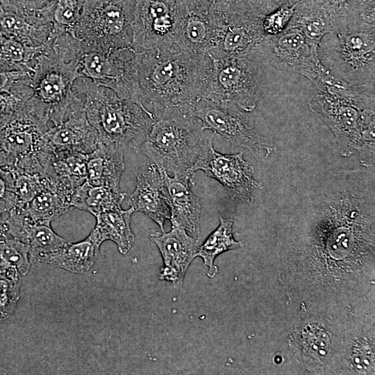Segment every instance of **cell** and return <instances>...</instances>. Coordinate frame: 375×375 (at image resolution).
Instances as JSON below:
<instances>
[{"label":"cell","mask_w":375,"mask_h":375,"mask_svg":"<svg viewBox=\"0 0 375 375\" xmlns=\"http://www.w3.org/2000/svg\"><path fill=\"white\" fill-rule=\"evenodd\" d=\"M99 143L98 133L88 121L81 100L69 108L64 121L50 125L38 149L49 151H73L88 154Z\"/></svg>","instance_id":"2e32d148"},{"label":"cell","mask_w":375,"mask_h":375,"mask_svg":"<svg viewBox=\"0 0 375 375\" xmlns=\"http://www.w3.org/2000/svg\"><path fill=\"white\" fill-rule=\"evenodd\" d=\"M48 47H32L0 35V69L32 72L36 58Z\"/></svg>","instance_id":"f546056e"},{"label":"cell","mask_w":375,"mask_h":375,"mask_svg":"<svg viewBox=\"0 0 375 375\" xmlns=\"http://www.w3.org/2000/svg\"><path fill=\"white\" fill-rule=\"evenodd\" d=\"M81 77L76 62L66 60L51 44L36 58L30 83L31 98L47 111L51 125L64 121L70 107L81 100L74 90Z\"/></svg>","instance_id":"ba28073f"},{"label":"cell","mask_w":375,"mask_h":375,"mask_svg":"<svg viewBox=\"0 0 375 375\" xmlns=\"http://www.w3.org/2000/svg\"><path fill=\"white\" fill-rule=\"evenodd\" d=\"M212 132L207 138L193 171H203L206 176L218 181L230 197L236 201L251 203L255 193L262 189L255 178L253 166L244 159L243 152L224 154L213 147Z\"/></svg>","instance_id":"4fadbf2b"},{"label":"cell","mask_w":375,"mask_h":375,"mask_svg":"<svg viewBox=\"0 0 375 375\" xmlns=\"http://www.w3.org/2000/svg\"><path fill=\"white\" fill-rule=\"evenodd\" d=\"M188 115L199 119L206 130L219 134L233 147L247 149L260 160L276 151V147L257 130L249 112L233 104L200 97L190 106Z\"/></svg>","instance_id":"9c48e42d"},{"label":"cell","mask_w":375,"mask_h":375,"mask_svg":"<svg viewBox=\"0 0 375 375\" xmlns=\"http://www.w3.org/2000/svg\"><path fill=\"white\" fill-rule=\"evenodd\" d=\"M32 72L0 69V92H10L31 82Z\"/></svg>","instance_id":"f35d334b"},{"label":"cell","mask_w":375,"mask_h":375,"mask_svg":"<svg viewBox=\"0 0 375 375\" xmlns=\"http://www.w3.org/2000/svg\"><path fill=\"white\" fill-rule=\"evenodd\" d=\"M314 85L309 107L331 131L341 156L356 151L362 167H374L375 86L350 85L331 75Z\"/></svg>","instance_id":"6da1fadb"},{"label":"cell","mask_w":375,"mask_h":375,"mask_svg":"<svg viewBox=\"0 0 375 375\" xmlns=\"http://www.w3.org/2000/svg\"><path fill=\"white\" fill-rule=\"evenodd\" d=\"M124 167L122 147L99 142L97 148L88 154L87 181L93 186H103L119 191Z\"/></svg>","instance_id":"cb8c5ba5"},{"label":"cell","mask_w":375,"mask_h":375,"mask_svg":"<svg viewBox=\"0 0 375 375\" xmlns=\"http://www.w3.org/2000/svg\"><path fill=\"white\" fill-rule=\"evenodd\" d=\"M288 26L299 29L315 48L322 38L333 30V22L329 13L314 1L297 3L295 12Z\"/></svg>","instance_id":"d4e9b609"},{"label":"cell","mask_w":375,"mask_h":375,"mask_svg":"<svg viewBox=\"0 0 375 375\" xmlns=\"http://www.w3.org/2000/svg\"><path fill=\"white\" fill-rule=\"evenodd\" d=\"M201 121L190 115L154 120L146 139L135 149L170 176L193 181V168L206 134Z\"/></svg>","instance_id":"277c9868"},{"label":"cell","mask_w":375,"mask_h":375,"mask_svg":"<svg viewBox=\"0 0 375 375\" xmlns=\"http://www.w3.org/2000/svg\"><path fill=\"white\" fill-rule=\"evenodd\" d=\"M179 0H136L131 22L135 49H163L176 45Z\"/></svg>","instance_id":"5bb4252c"},{"label":"cell","mask_w":375,"mask_h":375,"mask_svg":"<svg viewBox=\"0 0 375 375\" xmlns=\"http://www.w3.org/2000/svg\"><path fill=\"white\" fill-rule=\"evenodd\" d=\"M219 12L209 0H179L176 46L198 58L212 48Z\"/></svg>","instance_id":"9a60e30c"},{"label":"cell","mask_w":375,"mask_h":375,"mask_svg":"<svg viewBox=\"0 0 375 375\" xmlns=\"http://www.w3.org/2000/svg\"><path fill=\"white\" fill-rule=\"evenodd\" d=\"M17 205L13 177L0 167V215H5Z\"/></svg>","instance_id":"8d00e7d4"},{"label":"cell","mask_w":375,"mask_h":375,"mask_svg":"<svg viewBox=\"0 0 375 375\" xmlns=\"http://www.w3.org/2000/svg\"><path fill=\"white\" fill-rule=\"evenodd\" d=\"M74 90L85 97L84 110L98 133L99 142L122 148L133 143L136 148L147 137L154 117L147 108L85 77L75 81Z\"/></svg>","instance_id":"3957f363"},{"label":"cell","mask_w":375,"mask_h":375,"mask_svg":"<svg viewBox=\"0 0 375 375\" xmlns=\"http://www.w3.org/2000/svg\"><path fill=\"white\" fill-rule=\"evenodd\" d=\"M329 345L328 335L322 327L317 324H310L303 330V352L312 360L322 361L328 353Z\"/></svg>","instance_id":"836d02e7"},{"label":"cell","mask_w":375,"mask_h":375,"mask_svg":"<svg viewBox=\"0 0 375 375\" xmlns=\"http://www.w3.org/2000/svg\"><path fill=\"white\" fill-rule=\"evenodd\" d=\"M10 173L13 177L17 206H24L42 190L50 188V181L44 174H29L20 172Z\"/></svg>","instance_id":"1f68e13d"},{"label":"cell","mask_w":375,"mask_h":375,"mask_svg":"<svg viewBox=\"0 0 375 375\" xmlns=\"http://www.w3.org/2000/svg\"><path fill=\"white\" fill-rule=\"evenodd\" d=\"M128 204L134 212L144 213L164 232V222L170 219V210L162 191L160 171L155 164L138 176Z\"/></svg>","instance_id":"44dd1931"},{"label":"cell","mask_w":375,"mask_h":375,"mask_svg":"<svg viewBox=\"0 0 375 375\" xmlns=\"http://www.w3.org/2000/svg\"><path fill=\"white\" fill-rule=\"evenodd\" d=\"M132 208H122L106 211L95 216L97 222L94 228L102 240L114 242L122 254H126L133 247L135 235L131 228Z\"/></svg>","instance_id":"484cf974"},{"label":"cell","mask_w":375,"mask_h":375,"mask_svg":"<svg viewBox=\"0 0 375 375\" xmlns=\"http://www.w3.org/2000/svg\"><path fill=\"white\" fill-rule=\"evenodd\" d=\"M135 51L142 104L151 106L154 120L188 115L192 104L201 97L202 57L192 56L176 45Z\"/></svg>","instance_id":"7a4b0ae2"},{"label":"cell","mask_w":375,"mask_h":375,"mask_svg":"<svg viewBox=\"0 0 375 375\" xmlns=\"http://www.w3.org/2000/svg\"><path fill=\"white\" fill-rule=\"evenodd\" d=\"M103 242L94 228L84 240L67 242L62 247L36 256L33 263L41 262L73 273L88 271L100 256V247Z\"/></svg>","instance_id":"7402d4cb"},{"label":"cell","mask_w":375,"mask_h":375,"mask_svg":"<svg viewBox=\"0 0 375 375\" xmlns=\"http://www.w3.org/2000/svg\"><path fill=\"white\" fill-rule=\"evenodd\" d=\"M262 64L245 57L201 58V97L251 112L263 93Z\"/></svg>","instance_id":"5b68a950"},{"label":"cell","mask_w":375,"mask_h":375,"mask_svg":"<svg viewBox=\"0 0 375 375\" xmlns=\"http://www.w3.org/2000/svg\"><path fill=\"white\" fill-rule=\"evenodd\" d=\"M373 1H375V0H373Z\"/></svg>","instance_id":"b9f144b4"},{"label":"cell","mask_w":375,"mask_h":375,"mask_svg":"<svg viewBox=\"0 0 375 375\" xmlns=\"http://www.w3.org/2000/svg\"><path fill=\"white\" fill-rule=\"evenodd\" d=\"M247 58L301 74L313 84L330 75L321 64L318 49L299 29L290 26L278 34L265 35Z\"/></svg>","instance_id":"8fae6325"},{"label":"cell","mask_w":375,"mask_h":375,"mask_svg":"<svg viewBox=\"0 0 375 375\" xmlns=\"http://www.w3.org/2000/svg\"><path fill=\"white\" fill-rule=\"evenodd\" d=\"M21 279L0 274V322L14 312L20 297Z\"/></svg>","instance_id":"e575fe53"},{"label":"cell","mask_w":375,"mask_h":375,"mask_svg":"<svg viewBox=\"0 0 375 375\" xmlns=\"http://www.w3.org/2000/svg\"><path fill=\"white\" fill-rule=\"evenodd\" d=\"M136 0H85L74 35L104 49L131 46V22Z\"/></svg>","instance_id":"30bf717a"},{"label":"cell","mask_w":375,"mask_h":375,"mask_svg":"<svg viewBox=\"0 0 375 375\" xmlns=\"http://www.w3.org/2000/svg\"><path fill=\"white\" fill-rule=\"evenodd\" d=\"M318 56L329 74L355 85L375 86V26L335 29L321 40Z\"/></svg>","instance_id":"8992f818"},{"label":"cell","mask_w":375,"mask_h":375,"mask_svg":"<svg viewBox=\"0 0 375 375\" xmlns=\"http://www.w3.org/2000/svg\"><path fill=\"white\" fill-rule=\"evenodd\" d=\"M296 4H283L262 16L261 26L265 35H276L282 32L293 17Z\"/></svg>","instance_id":"d590c367"},{"label":"cell","mask_w":375,"mask_h":375,"mask_svg":"<svg viewBox=\"0 0 375 375\" xmlns=\"http://www.w3.org/2000/svg\"><path fill=\"white\" fill-rule=\"evenodd\" d=\"M29 99L10 92H0V119L21 109Z\"/></svg>","instance_id":"ab89813d"},{"label":"cell","mask_w":375,"mask_h":375,"mask_svg":"<svg viewBox=\"0 0 375 375\" xmlns=\"http://www.w3.org/2000/svg\"><path fill=\"white\" fill-rule=\"evenodd\" d=\"M353 363L360 372L368 371L374 366V351L367 344H359L353 351Z\"/></svg>","instance_id":"60d3db41"},{"label":"cell","mask_w":375,"mask_h":375,"mask_svg":"<svg viewBox=\"0 0 375 375\" xmlns=\"http://www.w3.org/2000/svg\"><path fill=\"white\" fill-rule=\"evenodd\" d=\"M52 24L39 12L24 15L0 8V35L24 44L42 46L49 42Z\"/></svg>","instance_id":"603a6c76"},{"label":"cell","mask_w":375,"mask_h":375,"mask_svg":"<svg viewBox=\"0 0 375 375\" xmlns=\"http://www.w3.org/2000/svg\"><path fill=\"white\" fill-rule=\"evenodd\" d=\"M0 261L26 275L31 265L28 246L12 237L0 240Z\"/></svg>","instance_id":"d6a6232c"},{"label":"cell","mask_w":375,"mask_h":375,"mask_svg":"<svg viewBox=\"0 0 375 375\" xmlns=\"http://www.w3.org/2000/svg\"><path fill=\"white\" fill-rule=\"evenodd\" d=\"M5 222L8 235L28 246L31 264L37 255L56 251L68 242L51 224L33 222L22 206H15L8 212Z\"/></svg>","instance_id":"ffe728a7"},{"label":"cell","mask_w":375,"mask_h":375,"mask_svg":"<svg viewBox=\"0 0 375 375\" xmlns=\"http://www.w3.org/2000/svg\"><path fill=\"white\" fill-rule=\"evenodd\" d=\"M22 207L33 222L49 224L72 209L67 196L49 188L42 190Z\"/></svg>","instance_id":"f1b7e54d"},{"label":"cell","mask_w":375,"mask_h":375,"mask_svg":"<svg viewBox=\"0 0 375 375\" xmlns=\"http://www.w3.org/2000/svg\"><path fill=\"white\" fill-rule=\"evenodd\" d=\"M158 169L172 226L183 228L190 235L199 240L201 206L199 198L191 190L194 181L170 176L165 170Z\"/></svg>","instance_id":"ac0fdd59"},{"label":"cell","mask_w":375,"mask_h":375,"mask_svg":"<svg viewBox=\"0 0 375 375\" xmlns=\"http://www.w3.org/2000/svg\"><path fill=\"white\" fill-rule=\"evenodd\" d=\"M126 194L103 186H93L86 181L76 188L72 196L71 206L88 212L94 217L99 213L119 209Z\"/></svg>","instance_id":"4316f807"},{"label":"cell","mask_w":375,"mask_h":375,"mask_svg":"<svg viewBox=\"0 0 375 375\" xmlns=\"http://www.w3.org/2000/svg\"><path fill=\"white\" fill-rule=\"evenodd\" d=\"M150 238L163 259L160 278L173 283L182 281L190 264L197 256L199 240L178 226H172L168 233H153Z\"/></svg>","instance_id":"d6986e66"},{"label":"cell","mask_w":375,"mask_h":375,"mask_svg":"<svg viewBox=\"0 0 375 375\" xmlns=\"http://www.w3.org/2000/svg\"><path fill=\"white\" fill-rule=\"evenodd\" d=\"M67 51L69 60L76 62L81 77L145 108L138 81L137 53L132 46L104 49L70 36Z\"/></svg>","instance_id":"52a82bcc"},{"label":"cell","mask_w":375,"mask_h":375,"mask_svg":"<svg viewBox=\"0 0 375 375\" xmlns=\"http://www.w3.org/2000/svg\"><path fill=\"white\" fill-rule=\"evenodd\" d=\"M232 219L220 217L219 226L200 244L197 256L201 257L206 265L209 267L208 275L213 277L217 273L214 266L215 258L222 253L240 248L242 243L236 241L233 235Z\"/></svg>","instance_id":"4dcf8cb0"},{"label":"cell","mask_w":375,"mask_h":375,"mask_svg":"<svg viewBox=\"0 0 375 375\" xmlns=\"http://www.w3.org/2000/svg\"><path fill=\"white\" fill-rule=\"evenodd\" d=\"M50 126L46 111L30 98L14 114L0 119V167L7 171L36 153Z\"/></svg>","instance_id":"7c38bea8"},{"label":"cell","mask_w":375,"mask_h":375,"mask_svg":"<svg viewBox=\"0 0 375 375\" xmlns=\"http://www.w3.org/2000/svg\"><path fill=\"white\" fill-rule=\"evenodd\" d=\"M261 18L252 15H228L219 12L213 46L208 55L214 58H248L265 35Z\"/></svg>","instance_id":"e0dca14e"},{"label":"cell","mask_w":375,"mask_h":375,"mask_svg":"<svg viewBox=\"0 0 375 375\" xmlns=\"http://www.w3.org/2000/svg\"><path fill=\"white\" fill-rule=\"evenodd\" d=\"M53 0H0L2 8L9 12L19 15L38 12Z\"/></svg>","instance_id":"74e56055"},{"label":"cell","mask_w":375,"mask_h":375,"mask_svg":"<svg viewBox=\"0 0 375 375\" xmlns=\"http://www.w3.org/2000/svg\"><path fill=\"white\" fill-rule=\"evenodd\" d=\"M85 0H53L39 11L40 15L52 24L49 42L58 36L69 33L73 36Z\"/></svg>","instance_id":"83f0119b"}]
</instances>
